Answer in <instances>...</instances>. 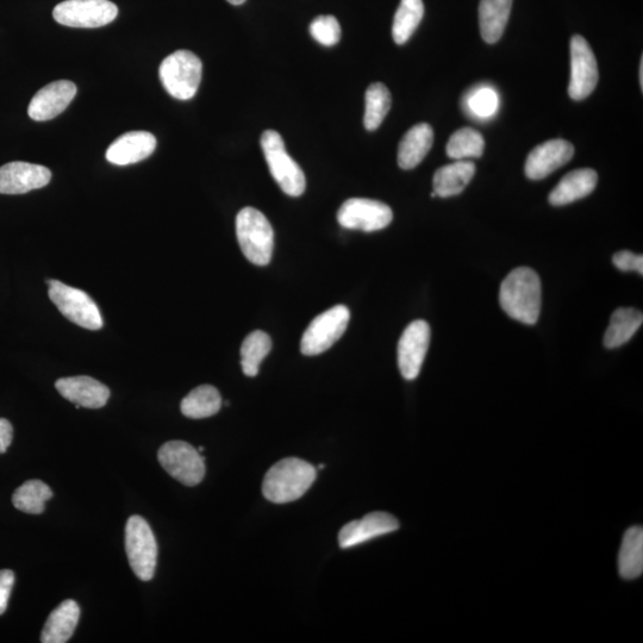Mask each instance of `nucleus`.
I'll return each instance as SVG.
<instances>
[{
    "mask_svg": "<svg viewBox=\"0 0 643 643\" xmlns=\"http://www.w3.org/2000/svg\"><path fill=\"white\" fill-rule=\"evenodd\" d=\"M499 303L513 320L534 326L539 321L542 303L539 274L529 267L516 268L502 283Z\"/></svg>",
    "mask_w": 643,
    "mask_h": 643,
    "instance_id": "f257e3e1",
    "label": "nucleus"
},
{
    "mask_svg": "<svg viewBox=\"0 0 643 643\" xmlns=\"http://www.w3.org/2000/svg\"><path fill=\"white\" fill-rule=\"evenodd\" d=\"M317 470L298 458L280 460L266 473L262 493L267 501L286 504L297 501L314 484Z\"/></svg>",
    "mask_w": 643,
    "mask_h": 643,
    "instance_id": "f03ea898",
    "label": "nucleus"
},
{
    "mask_svg": "<svg viewBox=\"0 0 643 643\" xmlns=\"http://www.w3.org/2000/svg\"><path fill=\"white\" fill-rule=\"evenodd\" d=\"M236 236L245 257L254 265L270 264L274 232L266 216L257 209L245 208L236 217Z\"/></svg>",
    "mask_w": 643,
    "mask_h": 643,
    "instance_id": "7ed1b4c3",
    "label": "nucleus"
},
{
    "mask_svg": "<svg viewBox=\"0 0 643 643\" xmlns=\"http://www.w3.org/2000/svg\"><path fill=\"white\" fill-rule=\"evenodd\" d=\"M261 148L280 189L290 197L302 196L307 180L301 166L286 152L283 137L277 131L266 130L261 136Z\"/></svg>",
    "mask_w": 643,
    "mask_h": 643,
    "instance_id": "20e7f679",
    "label": "nucleus"
},
{
    "mask_svg": "<svg viewBox=\"0 0 643 643\" xmlns=\"http://www.w3.org/2000/svg\"><path fill=\"white\" fill-rule=\"evenodd\" d=\"M202 74L201 59L189 51H178L167 56L159 70L162 85L179 101H189L196 96Z\"/></svg>",
    "mask_w": 643,
    "mask_h": 643,
    "instance_id": "39448f33",
    "label": "nucleus"
},
{
    "mask_svg": "<svg viewBox=\"0 0 643 643\" xmlns=\"http://www.w3.org/2000/svg\"><path fill=\"white\" fill-rule=\"evenodd\" d=\"M47 284L49 298L67 320L89 330H99L103 327L101 310L87 293L58 280H47Z\"/></svg>",
    "mask_w": 643,
    "mask_h": 643,
    "instance_id": "423d86ee",
    "label": "nucleus"
},
{
    "mask_svg": "<svg viewBox=\"0 0 643 643\" xmlns=\"http://www.w3.org/2000/svg\"><path fill=\"white\" fill-rule=\"evenodd\" d=\"M126 551L136 577L149 582L158 561V543L151 527L141 516H131L126 527Z\"/></svg>",
    "mask_w": 643,
    "mask_h": 643,
    "instance_id": "0eeeda50",
    "label": "nucleus"
},
{
    "mask_svg": "<svg viewBox=\"0 0 643 643\" xmlns=\"http://www.w3.org/2000/svg\"><path fill=\"white\" fill-rule=\"evenodd\" d=\"M349 320L351 311L346 305H336L322 312L305 330L301 342L302 353L307 357H315L328 351L345 334Z\"/></svg>",
    "mask_w": 643,
    "mask_h": 643,
    "instance_id": "6e6552de",
    "label": "nucleus"
},
{
    "mask_svg": "<svg viewBox=\"0 0 643 643\" xmlns=\"http://www.w3.org/2000/svg\"><path fill=\"white\" fill-rule=\"evenodd\" d=\"M117 15L118 8L110 0H66L53 11L56 22L71 28H101Z\"/></svg>",
    "mask_w": 643,
    "mask_h": 643,
    "instance_id": "1a4fd4ad",
    "label": "nucleus"
},
{
    "mask_svg": "<svg viewBox=\"0 0 643 643\" xmlns=\"http://www.w3.org/2000/svg\"><path fill=\"white\" fill-rule=\"evenodd\" d=\"M158 459L164 470L186 486H196L205 476L202 454L184 441H170L159 449Z\"/></svg>",
    "mask_w": 643,
    "mask_h": 643,
    "instance_id": "9d476101",
    "label": "nucleus"
},
{
    "mask_svg": "<svg viewBox=\"0 0 643 643\" xmlns=\"http://www.w3.org/2000/svg\"><path fill=\"white\" fill-rule=\"evenodd\" d=\"M392 220L390 206L373 199H348L337 212V221L343 228L366 233L378 232L389 226Z\"/></svg>",
    "mask_w": 643,
    "mask_h": 643,
    "instance_id": "9b49d317",
    "label": "nucleus"
},
{
    "mask_svg": "<svg viewBox=\"0 0 643 643\" xmlns=\"http://www.w3.org/2000/svg\"><path fill=\"white\" fill-rule=\"evenodd\" d=\"M599 74L595 54L583 36L571 40V80L568 95L573 101H583L595 91Z\"/></svg>",
    "mask_w": 643,
    "mask_h": 643,
    "instance_id": "f8f14e48",
    "label": "nucleus"
},
{
    "mask_svg": "<svg viewBox=\"0 0 643 643\" xmlns=\"http://www.w3.org/2000/svg\"><path fill=\"white\" fill-rule=\"evenodd\" d=\"M429 343L430 327L426 321H414L404 330L398 343V367L404 379L420 376Z\"/></svg>",
    "mask_w": 643,
    "mask_h": 643,
    "instance_id": "ddd939ff",
    "label": "nucleus"
},
{
    "mask_svg": "<svg viewBox=\"0 0 643 643\" xmlns=\"http://www.w3.org/2000/svg\"><path fill=\"white\" fill-rule=\"evenodd\" d=\"M52 179L47 167L15 161L0 167V195H23L42 189Z\"/></svg>",
    "mask_w": 643,
    "mask_h": 643,
    "instance_id": "4468645a",
    "label": "nucleus"
},
{
    "mask_svg": "<svg viewBox=\"0 0 643 643\" xmlns=\"http://www.w3.org/2000/svg\"><path fill=\"white\" fill-rule=\"evenodd\" d=\"M77 95V86L68 80L54 81L36 93L29 104L31 120L45 122L53 120L67 109Z\"/></svg>",
    "mask_w": 643,
    "mask_h": 643,
    "instance_id": "2eb2a0df",
    "label": "nucleus"
},
{
    "mask_svg": "<svg viewBox=\"0 0 643 643\" xmlns=\"http://www.w3.org/2000/svg\"><path fill=\"white\" fill-rule=\"evenodd\" d=\"M573 155L572 143L565 140L547 141L530 152L524 171L529 179H545L549 174L570 162Z\"/></svg>",
    "mask_w": 643,
    "mask_h": 643,
    "instance_id": "dca6fc26",
    "label": "nucleus"
},
{
    "mask_svg": "<svg viewBox=\"0 0 643 643\" xmlns=\"http://www.w3.org/2000/svg\"><path fill=\"white\" fill-rule=\"evenodd\" d=\"M399 522L395 516L387 513H372L361 520L349 522L340 530L341 548H351L366 541L396 532Z\"/></svg>",
    "mask_w": 643,
    "mask_h": 643,
    "instance_id": "f3484780",
    "label": "nucleus"
},
{
    "mask_svg": "<svg viewBox=\"0 0 643 643\" xmlns=\"http://www.w3.org/2000/svg\"><path fill=\"white\" fill-rule=\"evenodd\" d=\"M60 395L77 405V409H99L108 403L110 390L91 377L61 378L55 383Z\"/></svg>",
    "mask_w": 643,
    "mask_h": 643,
    "instance_id": "a211bd4d",
    "label": "nucleus"
},
{
    "mask_svg": "<svg viewBox=\"0 0 643 643\" xmlns=\"http://www.w3.org/2000/svg\"><path fill=\"white\" fill-rule=\"evenodd\" d=\"M156 148L155 136L148 131H130L112 143L106 151V160L112 165L136 164L151 156Z\"/></svg>",
    "mask_w": 643,
    "mask_h": 643,
    "instance_id": "6ab92c4d",
    "label": "nucleus"
},
{
    "mask_svg": "<svg viewBox=\"0 0 643 643\" xmlns=\"http://www.w3.org/2000/svg\"><path fill=\"white\" fill-rule=\"evenodd\" d=\"M598 174L591 168H583L566 174L549 195V203L554 206L567 205L589 196L596 189Z\"/></svg>",
    "mask_w": 643,
    "mask_h": 643,
    "instance_id": "aec40b11",
    "label": "nucleus"
},
{
    "mask_svg": "<svg viewBox=\"0 0 643 643\" xmlns=\"http://www.w3.org/2000/svg\"><path fill=\"white\" fill-rule=\"evenodd\" d=\"M434 131L427 123L417 124L404 135L398 147V165L412 170L421 164L433 147Z\"/></svg>",
    "mask_w": 643,
    "mask_h": 643,
    "instance_id": "412c9836",
    "label": "nucleus"
},
{
    "mask_svg": "<svg viewBox=\"0 0 643 643\" xmlns=\"http://www.w3.org/2000/svg\"><path fill=\"white\" fill-rule=\"evenodd\" d=\"M80 617V608L72 599L62 602L52 611L43 627L41 642L65 643L72 638Z\"/></svg>",
    "mask_w": 643,
    "mask_h": 643,
    "instance_id": "4be33fe9",
    "label": "nucleus"
},
{
    "mask_svg": "<svg viewBox=\"0 0 643 643\" xmlns=\"http://www.w3.org/2000/svg\"><path fill=\"white\" fill-rule=\"evenodd\" d=\"M514 0H480L479 27L486 43H497L502 39L510 17Z\"/></svg>",
    "mask_w": 643,
    "mask_h": 643,
    "instance_id": "5701e85b",
    "label": "nucleus"
},
{
    "mask_svg": "<svg viewBox=\"0 0 643 643\" xmlns=\"http://www.w3.org/2000/svg\"><path fill=\"white\" fill-rule=\"evenodd\" d=\"M474 174L476 166L471 161L459 160L439 168L433 180L436 196L448 198L460 195L470 184Z\"/></svg>",
    "mask_w": 643,
    "mask_h": 643,
    "instance_id": "b1692460",
    "label": "nucleus"
},
{
    "mask_svg": "<svg viewBox=\"0 0 643 643\" xmlns=\"http://www.w3.org/2000/svg\"><path fill=\"white\" fill-rule=\"evenodd\" d=\"M618 570L622 578L633 580L643 572V530L632 527L623 536L620 554H618Z\"/></svg>",
    "mask_w": 643,
    "mask_h": 643,
    "instance_id": "393cba45",
    "label": "nucleus"
},
{
    "mask_svg": "<svg viewBox=\"0 0 643 643\" xmlns=\"http://www.w3.org/2000/svg\"><path fill=\"white\" fill-rule=\"evenodd\" d=\"M642 312L632 308L617 309L610 318L609 328L604 335V346L613 349L632 339L642 326Z\"/></svg>",
    "mask_w": 643,
    "mask_h": 643,
    "instance_id": "a878e982",
    "label": "nucleus"
},
{
    "mask_svg": "<svg viewBox=\"0 0 643 643\" xmlns=\"http://www.w3.org/2000/svg\"><path fill=\"white\" fill-rule=\"evenodd\" d=\"M222 407V398L216 387L202 385L192 390L181 402L183 415L193 420H201L217 414Z\"/></svg>",
    "mask_w": 643,
    "mask_h": 643,
    "instance_id": "bb28decb",
    "label": "nucleus"
},
{
    "mask_svg": "<svg viewBox=\"0 0 643 643\" xmlns=\"http://www.w3.org/2000/svg\"><path fill=\"white\" fill-rule=\"evenodd\" d=\"M423 16V0H401L392 26V37L397 45H404L410 40Z\"/></svg>",
    "mask_w": 643,
    "mask_h": 643,
    "instance_id": "cd10ccee",
    "label": "nucleus"
},
{
    "mask_svg": "<svg viewBox=\"0 0 643 643\" xmlns=\"http://www.w3.org/2000/svg\"><path fill=\"white\" fill-rule=\"evenodd\" d=\"M272 349V340L265 332L255 330L249 334L241 347V366L247 377H257L262 360Z\"/></svg>",
    "mask_w": 643,
    "mask_h": 643,
    "instance_id": "c85d7f7f",
    "label": "nucleus"
},
{
    "mask_svg": "<svg viewBox=\"0 0 643 643\" xmlns=\"http://www.w3.org/2000/svg\"><path fill=\"white\" fill-rule=\"evenodd\" d=\"M52 497L53 491L47 484L41 480H28L15 491L12 503L23 513L39 515L45 511V504Z\"/></svg>",
    "mask_w": 643,
    "mask_h": 643,
    "instance_id": "c756f323",
    "label": "nucleus"
},
{
    "mask_svg": "<svg viewBox=\"0 0 643 643\" xmlns=\"http://www.w3.org/2000/svg\"><path fill=\"white\" fill-rule=\"evenodd\" d=\"M365 103V128L368 131L377 130L391 109V93L384 84L374 83L366 91Z\"/></svg>",
    "mask_w": 643,
    "mask_h": 643,
    "instance_id": "7c9ffc66",
    "label": "nucleus"
},
{
    "mask_svg": "<svg viewBox=\"0 0 643 643\" xmlns=\"http://www.w3.org/2000/svg\"><path fill=\"white\" fill-rule=\"evenodd\" d=\"M485 149V141L479 131L472 128H461L451 136L447 143L446 152L449 158L465 160L480 158Z\"/></svg>",
    "mask_w": 643,
    "mask_h": 643,
    "instance_id": "2f4dec72",
    "label": "nucleus"
},
{
    "mask_svg": "<svg viewBox=\"0 0 643 643\" xmlns=\"http://www.w3.org/2000/svg\"><path fill=\"white\" fill-rule=\"evenodd\" d=\"M467 108L478 118H491L496 115L499 105L498 93L491 87H480L468 97Z\"/></svg>",
    "mask_w": 643,
    "mask_h": 643,
    "instance_id": "473e14b6",
    "label": "nucleus"
},
{
    "mask_svg": "<svg viewBox=\"0 0 643 643\" xmlns=\"http://www.w3.org/2000/svg\"><path fill=\"white\" fill-rule=\"evenodd\" d=\"M310 34L322 46H335L341 39L340 23L334 16H318L310 24Z\"/></svg>",
    "mask_w": 643,
    "mask_h": 643,
    "instance_id": "72a5a7b5",
    "label": "nucleus"
},
{
    "mask_svg": "<svg viewBox=\"0 0 643 643\" xmlns=\"http://www.w3.org/2000/svg\"><path fill=\"white\" fill-rule=\"evenodd\" d=\"M614 265L623 272L635 271L643 274V257L632 252H618L613 258Z\"/></svg>",
    "mask_w": 643,
    "mask_h": 643,
    "instance_id": "f704fd0d",
    "label": "nucleus"
},
{
    "mask_svg": "<svg viewBox=\"0 0 643 643\" xmlns=\"http://www.w3.org/2000/svg\"><path fill=\"white\" fill-rule=\"evenodd\" d=\"M15 585V574L10 570L0 571V615L5 613L12 588Z\"/></svg>",
    "mask_w": 643,
    "mask_h": 643,
    "instance_id": "c9c22d12",
    "label": "nucleus"
},
{
    "mask_svg": "<svg viewBox=\"0 0 643 643\" xmlns=\"http://www.w3.org/2000/svg\"><path fill=\"white\" fill-rule=\"evenodd\" d=\"M12 438H14V428L8 420L0 418V454L8 451Z\"/></svg>",
    "mask_w": 643,
    "mask_h": 643,
    "instance_id": "e433bc0d",
    "label": "nucleus"
},
{
    "mask_svg": "<svg viewBox=\"0 0 643 643\" xmlns=\"http://www.w3.org/2000/svg\"><path fill=\"white\" fill-rule=\"evenodd\" d=\"M640 85L641 89H643V58H641L640 62Z\"/></svg>",
    "mask_w": 643,
    "mask_h": 643,
    "instance_id": "4c0bfd02",
    "label": "nucleus"
},
{
    "mask_svg": "<svg viewBox=\"0 0 643 643\" xmlns=\"http://www.w3.org/2000/svg\"><path fill=\"white\" fill-rule=\"evenodd\" d=\"M228 2L232 5H242L246 0H228Z\"/></svg>",
    "mask_w": 643,
    "mask_h": 643,
    "instance_id": "58836bf2",
    "label": "nucleus"
}]
</instances>
